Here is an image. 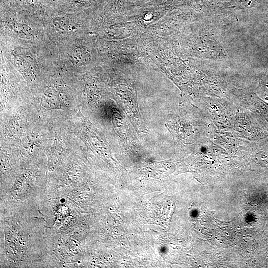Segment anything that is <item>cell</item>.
Masks as SVG:
<instances>
[{
  "label": "cell",
  "mask_w": 268,
  "mask_h": 268,
  "mask_svg": "<svg viewBox=\"0 0 268 268\" xmlns=\"http://www.w3.org/2000/svg\"><path fill=\"white\" fill-rule=\"evenodd\" d=\"M53 24L58 33L64 34L68 29L69 22L66 20L57 19L53 21Z\"/></svg>",
  "instance_id": "1"
}]
</instances>
